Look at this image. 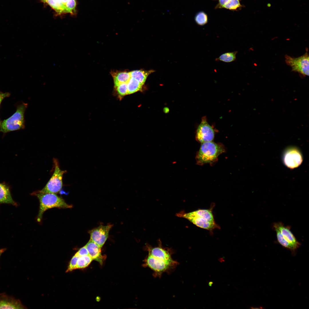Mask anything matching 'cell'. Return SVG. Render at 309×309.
<instances>
[{
	"mask_svg": "<svg viewBox=\"0 0 309 309\" xmlns=\"http://www.w3.org/2000/svg\"><path fill=\"white\" fill-rule=\"evenodd\" d=\"M144 261L145 266L150 268L156 274L160 275L177 264L167 250L161 246L151 247Z\"/></svg>",
	"mask_w": 309,
	"mask_h": 309,
	"instance_id": "1",
	"label": "cell"
},
{
	"mask_svg": "<svg viewBox=\"0 0 309 309\" xmlns=\"http://www.w3.org/2000/svg\"><path fill=\"white\" fill-rule=\"evenodd\" d=\"M36 196L39 201V212L37 217V222H40L45 211L50 209L56 207L59 208H71L72 205L68 204L62 197L54 193H41L35 192L32 193Z\"/></svg>",
	"mask_w": 309,
	"mask_h": 309,
	"instance_id": "2",
	"label": "cell"
},
{
	"mask_svg": "<svg viewBox=\"0 0 309 309\" xmlns=\"http://www.w3.org/2000/svg\"><path fill=\"white\" fill-rule=\"evenodd\" d=\"M27 104L23 103L18 105L15 113L10 117L1 122L0 132L6 133L25 128L24 115Z\"/></svg>",
	"mask_w": 309,
	"mask_h": 309,
	"instance_id": "3",
	"label": "cell"
},
{
	"mask_svg": "<svg viewBox=\"0 0 309 309\" xmlns=\"http://www.w3.org/2000/svg\"><path fill=\"white\" fill-rule=\"evenodd\" d=\"M224 151L223 146L214 142L202 143L197 155V163L203 165L212 162Z\"/></svg>",
	"mask_w": 309,
	"mask_h": 309,
	"instance_id": "4",
	"label": "cell"
},
{
	"mask_svg": "<svg viewBox=\"0 0 309 309\" xmlns=\"http://www.w3.org/2000/svg\"><path fill=\"white\" fill-rule=\"evenodd\" d=\"M54 167V173L45 186L40 190L36 192L41 193H51L56 194L60 192L63 186V175L66 173V171L61 170L58 160L55 158L53 159Z\"/></svg>",
	"mask_w": 309,
	"mask_h": 309,
	"instance_id": "5",
	"label": "cell"
},
{
	"mask_svg": "<svg viewBox=\"0 0 309 309\" xmlns=\"http://www.w3.org/2000/svg\"><path fill=\"white\" fill-rule=\"evenodd\" d=\"M286 64L290 66L293 71L297 72L303 76L309 75V55L308 50L302 56L293 58L287 55L285 56Z\"/></svg>",
	"mask_w": 309,
	"mask_h": 309,
	"instance_id": "6",
	"label": "cell"
},
{
	"mask_svg": "<svg viewBox=\"0 0 309 309\" xmlns=\"http://www.w3.org/2000/svg\"><path fill=\"white\" fill-rule=\"evenodd\" d=\"M282 159L284 164L292 169L298 167L303 161L302 153L300 149L295 146H290L284 150Z\"/></svg>",
	"mask_w": 309,
	"mask_h": 309,
	"instance_id": "7",
	"label": "cell"
},
{
	"mask_svg": "<svg viewBox=\"0 0 309 309\" xmlns=\"http://www.w3.org/2000/svg\"><path fill=\"white\" fill-rule=\"evenodd\" d=\"M179 217L185 218L197 226L212 231L219 226L215 223H211L204 218L194 214L192 212L189 213H180L177 214Z\"/></svg>",
	"mask_w": 309,
	"mask_h": 309,
	"instance_id": "8",
	"label": "cell"
},
{
	"mask_svg": "<svg viewBox=\"0 0 309 309\" xmlns=\"http://www.w3.org/2000/svg\"><path fill=\"white\" fill-rule=\"evenodd\" d=\"M112 225H100L89 231L90 239L102 247L107 240Z\"/></svg>",
	"mask_w": 309,
	"mask_h": 309,
	"instance_id": "9",
	"label": "cell"
},
{
	"mask_svg": "<svg viewBox=\"0 0 309 309\" xmlns=\"http://www.w3.org/2000/svg\"><path fill=\"white\" fill-rule=\"evenodd\" d=\"M214 137V132L212 128L208 124L204 117L197 130L196 138L201 143L211 141Z\"/></svg>",
	"mask_w": 309,
	"mask_h": 309,
	"instance_id": "10",
	"label": "cell"
},
{
	"mask_svg": "<svg viewBox=\"0 0 309 309\" xmlns=\"http://www.w3.org/2000/svg\"><path fill=\"white\" fill-rule=\"evenodd\" d=\"M25 309L21 301L5 293L0 294V309Z\"/></svg>",
	"mask_w": 309,
	"mask_h": 309,
	"instance_id": "11",
	"label": "cell"
},
{
	"mask_svg": "<svg viewBox=\"0 0 309 309\" xmlns=\"http://www.w3.org/2000/svg\"><path fill=\"white\" fill-rule=\"evenodd\" d=\"M273 226L278 228L286 241L293 245L297 249L300 247L301 244L291 231L290 227L286 226L280 222L274 223Z\"/></svg>",
	"mask_w": 309,
	"mask_h": 309,
	"instance_id": "12",
	"label": "cell"
},
{
	"mask_svg": "<svg viewBox=\"0 0 309 309\" xmlns=\"http://www.w3.org/2000/svg\"><path fill=\"white\" fill-rule=\"evenodd\" d=\"M85 245L89 255L93 260L97 261L102 265L105 258V256L102 255L101 247L90 239Z\"/></svg>",
	"mask_w": 309,
	"mask_h": 309,
	"instance_id": "13",
	"label": "cell"
},
{
	"mask_svg": "<svg viewBox=\"0 0 309 309\" xmlns=\"http://www.w3.org/2000/svg\"><path fill=\"white\" fill-rule=\"evenodd\" d=\"M0 203L10 204L16 206V203L13 200L9 187L6 184L0 183Z\"/></svg>",
	"mask_w": 309,
	"mask_h": 309,
	"instance_id": "14",
	"label": "cell"
},
{
	"mask_svg": "<svg viewBox=\"0 0 309 309\" xmlns=\"http://www.w3.org/2000/svg\"><path fill=\"white\" fill-rule=\"evenodd\" d=\"M113 78L114 86L116 88L122 83H127L131 78L130 72H118L112 73Z\"/></svg>",
	"mask_w": 309,
	"mask_h": 309,
	"instance_id": "15",
	"label": "cell"
},
{
	"mask_svg": "<svg viewBox=\"0 0 309 309\" xmlns=\"http://www.w3.org/2000/svg\"><path fill=\"white\" fill-rule=\"evenodd\" d=\"M153 72V70L144 71L139 70L133 71L130 72L131 77L134 78L143 85L148 76Z\"/></svg>",
	"mask_w": 309,
	"mask_h": 309,
	"instance_id": "16",
	"label": "cell"
},
{
	"mask_svg": "<svg viewBox=\"0 0 309 309\" xmlns=\"http://www.w3.org/2000/svg\"><path fill=\"white\" fill-rule=\"evenodd\" d=\"M59 14L66 13V7L61 0H43Z\"/></svg>",
	"mask_w": 309,
	"mask_h": 309,
	"instance_id": "17",
	"label": "cell"
},
{
	"mask_svg": "<svg viewBox=\"0 0 309 309\" xmlns=\"http://www.w3.org/2000/svg\"><path fill=\"white\" fill-rule=\"evenodd\" d=\"M276 232L277 240L280 244L284 247L290 250L293 253H295L297 249L292 244L286 241L278 228L273 226Z\"/></svg>",
	"mask_w": 309,
	"mask_h": 309,
	"instance_id": "18",
	"label": "cell"
},
{
	"mask_svg": "<svg viewBox=\"0 0 309 309\" xmlns=\"http://www.w3.org/2000/svg\"><path fill=\"white\" fill-rule=\"evenodd\" d=\"M127 84V95L133 94L140 90L143 85L137 80L132 77L130 78Z\"/></svg>",
	"mask_w": 309,
	"mask_h": 309,
	"instance_id": "19",
	"label": "cell"
},
{
	"mask_svg": "<svg viewBox=\"0 0 309 309\" xmlns=\"http://www.w3.org/2000/svg\"><path fill=\"white\" fill-rule=\"evenodd\" d=\"M237 52V51H234L223 53L216 58L215 60L227 63L233 62L236 59V56Z\"/></svg>",
	"mask_w": 309,
	"mask_h": 309,
	"instance_id": "20",
	"label": "cell"
},
{
	"mask_svg": "<svg viewBox=\"0 0 309 309\" xmlns=\"http://www.w3.org/2000/svg\"><path fill=\"white\" fill-rule=\"evenodd\" d=\"M92 260V259L89 255L79 257L77 261L76 269L86 268Z\"/></svg>",
	"mask_w": 309,
	"mask_h": 309,
	"instance_id": "21",
	"label": "cell"
},
{
	"mask_svg": "<svg viewBox=\"0 0 309 309\" xmlns=\"http://www.w3.org/2000/svg\"><path fill=\"white\" fill-rule=\"evenodd\" d=\"M195 20L198 25L201 26L206 24L208 21L207 14L203 11L197 13L195 16Z\"/></svg>",
	"mask_w": 309,
	"mask_h": 309,
	"instance_id": "22",
	"label": "cell"
},
{
	"mask_svg": "<svg viewBox=\"0 0 309 309\" xmlns=\"http://www.w3.org/2000/svg\"><path fill=\"white\" fill-rule=\"evenodd\" d=\"M239 0H229L222 8L235 10L241 7Z\"/></svg>",
	"mask_w": 309,
	"mask_h": 309,
	"instance_id": "23",
	"label": "cell"
},
{
	"mask_svg": "<svg viewBox=\"0 0 309 309\" xmlns=\"http://www.w3.org/2000/svg\"><path fill=\"white\" fill-rule=\"evenodd\" d=\"M76 0H67L65 5L66 13L74 14L76 12Z\"/></svg>",
	"mask_w": 309,
	"mask_h": 309,
	"instance_id": "24",
	"label": "cell"
},
{
	"mask_svg": "<svg viewBox=\"0 0 309 309\" xmlns=\"http://www.w3.org/2000/svg\"><path fill=\"white\" fill-rule=\"evenodd\" d=\"M117 92L120 96H124L127 94V83H122L119 84L116 88Z\"/></svg>",
	"mask_w": 309,
	"mask_h": 309,
	"instance_id": "25",
	"label": "cell"
},
{
	"mask_svg": "<svg viewBox=\"0 0 309 309\" xmlns=\"http://www.w3.org/2000/svg\"><path fill=\"white\" fill-rule=\"evenodd\" d=\"M78 258L75 255L73 256L70 262L66 272L71 271L76 269L77 263Z\"/></svg>",
	"mask_w": 309,
	"mask_h": 309,
	"instance_id": "26",
	"label": "cell"
},
{
	"mask_svg": "<svg viewBox=\"0 0 309 309\" xmlns=\"http://www.w3.org/2000/svg\"><path fill=\"white\" fill-rule=\"evenodd\" d=\"M75 255L78 257L82 256L88 255V252L86 245L80 248Z\"/></svg>",
	"mask_w": 309,
	"mask_h": 309,
	"instance_id": "27",
	"label": "cell"
},
{
	"mask_svg": "<svg viewBox=\"0 0 309 309\" xmlns=\"http://www.w3.org/2000/svg\"><path fill=\"white\" fill-rule=\"evenodd\" d=\"M10 95V94L8 92H0V105L3 99L6 97H9Z\"/></svg>",
	"mask_w": 309,
	"mask_h": 309,
	"instance_id": "28",
	"label": "cell"
},
{
	"mask_svg": "<svg viewBox=\"0 0 309 309\" xmlns=\"http://www.w3.org/2000/svg\"><path fill=\"white\" fill-rule=\"evenodd\" d=\"M229 0H218V7L222 8L223 6Z\"/></svg>",
	"mask_w": 309,
	"mask_h": 309,
	"instance_id": "29",
	"label": "cell"
},
{
	"mask_svg": "<svg viewBox=\"0 0 309 309\" xmlns=\"http://www.w3.org/2000/svg\"><path fill=\"white\" fill-rule=\"evenodd\" d=\"M6 250V249L2 248L0 249V257L1 254L4 252Z\"/></svg>",
	"mask_w": 309,
	"mask_h": 309,
	"instance_id": "30",
	"label": "cell"
},
{
	"mask_svg": "<svg viewBox=\"0 0 309 309\" xmlns=\"http://www.w3.org/2000/svg\"><path fill=\"white\" fill-rule=\"evenodd\" d=\"M219 260L220 262H223L225 261L224 259L222 258H219Z\"/></svg>",
	"mask_w": 309,
	"mask_h": 309,
	"instance_id": "31",
	"label": "cell"
},
{
	"mask_svg": "<svg viewBox=\"0 0 309 309\" xmlns=\"http://www.w3.org/2000/svg\"><path fill=\"white\" fill-rule=\"evenodd\" d=\"M67 0H61L62 3L65 5Z\"/></svg>",
	"mask_w": 309,
	"mask_h": 309,
	"instance_id": "32",
	"label": "cell"
},
{
	"mask_svg": "<svg viewBox=\"0 0 309 309\" xmlns=\"http://www.w3.org/2000/svg\"><path fill=\"white\" fill-rule=\"evenodd\" d=\"M213 284V282H210L209 283V285L210 286H211Z\"/></svg>",
	"mask_w": 309,
	"mask_h": 309,
	"instance_id": "33",
	"label": "cell"
},
{
	"mask_svg": "<svg viewBox=\"0 0 309 309\" xmlns=\"http://www.w3.org/2000/svg\"><path fill=\"white\" fill-rule=\"evenodd\" d=\"M1 120H0V126H1Z\"/></svg>",
	"mask_w": 309,
	"mask_h": 309,
	"instance_id": "34",
	"label": "cell"
}]
</instances>
